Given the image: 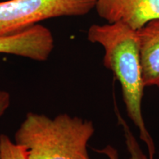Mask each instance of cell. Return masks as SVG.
I'll list each match as a JSON object with an SVG mask.
<instances>
[{
    "label": "cell",
    "instance_id": "obj_8",
    "mask_svg": "<svg viewBox=\"0 0 159 159\" xmlns=\"http://www.w3.org/2000/svg\"><path fill=\"white\" fill-rule=\"evenodd\" d=\"M0 159H29L27 148L13 142L7 135L0 136Z\"/></svg>",
    "mask_w": 159,
    "mask_h": 159
},
{
    "label": "cell",
    "instance_id": "obj_3",
    "mask_svg": "<svg viewBox=\"0 0 159 159\" xmlns=\"http://www.w3.org/2000/svg\"><path fill=\"white\" fill-rule=\"evenodd\" d=\"M97 0H8L0 2V37L21 33L43 20L90 13Z\"/></svg>",
    "mask_w": 159,
    "mask_h": 159
},
{
    "label": "cell",
    "instance_id": "obj_9",
    "mask_svg": "<svg viewBox=\"0 0 159 159\" xmlns=\"http://www.w3.org/2000/svg\"><path fill=\"white\" fill-rule=\"evenodd\" d=\"M11 95L7 91L0 89V118L5 114L11 105Z\"/></svg>",
    "mask_w": 159,
    "mask_h": 159
},
{
    "label": "cell",
    "instance_id": "obj_2",
    "mask_svg": "<svg viewBox=\"0 0 159 159\" xmlns=\"http://www.w3.org/2000/svg\"><path fill=\"white\" fill-rule=\"evenodd\" d=\"M94 131L92 122L80 117L29 112L14 142L27 148L29 159H90L88 144Z\"/></svg>",
    "mask_w": 159,
    "mask_h": 159
},
{
    "label": "cell",
    "instance_id": "obj_6",
    "mask_svg": "<svg viewBox=\"0 0 159 159\" xmlns=\"http://www.w3.org/2000/svg\"><path fill=\"white\" fill-rule=\"evenodd\" d=\"M137 35L144 85L159 88V19L147 24Z\"/></svg>",
    "mask_w": 159,
    "mask_h": 159
},
{
    "label": "cell",
    "instance_id": "obj_1",
    "mask_svg": "<svg viewBox=\"0 0 159 159\" xmlns=\"http://www.w3.org/2000/svg\"><path fill=\"white\" fill-rule=\"evenodd\" d=\"M87 38L90 42L99 43L104 49V66L120 83L128 116L148 147V159H154L156 148L142 111L145 85L137 31L122 22L93 25L89 27Z\"/></svg>",
    "mask_w": 159,
    "mask_h": 159
},
{
    "label": "cell",
    "instance_id": "obj_4",
    "mask_svg": "<svg viewBox=\"0 0 159 159\" xmlns=\"http://www.w3.org/2000/svg\"><path fill=\"white\" fill-rule=\"evenodd\" d=\"M95 9L107 23L122 22L136 31L159 19V0H97Z\"/></svg>",
    "mask_w": 159,
    "mask_h": 159
},
{
    "label": "cell",
    "instance_id": "obj_7",
    "mask_svg": "<svg viewBox=\"0 0 159 159\" xmlns=\"http://www.w3.org/2000/svg\"><path fill=\"white\" fill-rule=\"evenodd\" d=\"M118 116L119 118V122H120L125 131L127 148H128V152L130 154V158L129 159H148V156L144 154V152L140 148V147H139L138 142H137L136 139H135L134 135L132 134V133L129 130L128 125L123 121V119H122V117L119 116V114H118ZM98 152H102V153H104L105 155H107L110 159L118 158L117 152L114 148H111V147H107V148L103 149V150H99Z\"/></svg>",
    "mask_w": 159,
    "mask_h": 159
},
{
    "label": "cell",
    "instance_id": "obj_5",
    "mask_svg": "<svg viewBox=\"0 0 159 159\" xmlns=\"http://www.w3.org/2000/svg\"><path fill=\"white\" fill-rule=\"evenodd\" d=\"M54 49L51 31L40 24L21 33L0 37V53L45 61Z\"/></svg>",
    "mask_w": 159,
    "mask_h": 159
}]
</instances>
